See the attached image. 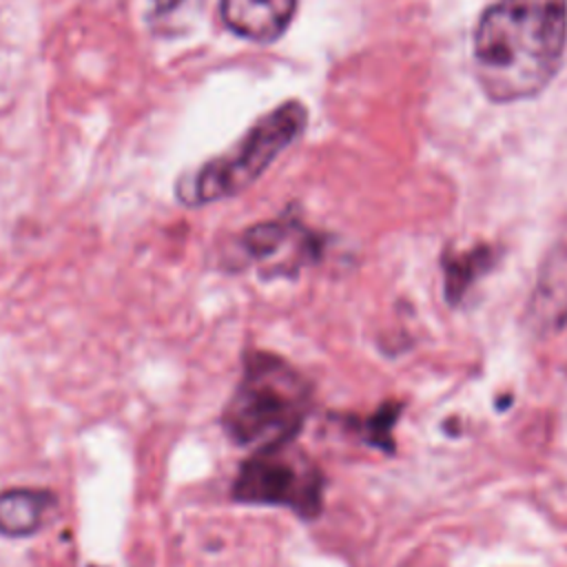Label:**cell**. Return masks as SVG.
Wrapping results in <instances>:
<instances>
[{
	"label": "cell",
	"instance_id": "6",
	"mask_svg": "<svg viewBox=\"0 0 567 567\" xmlns=\"http://www.w3.org/2000/svg\"><path fill=\"white\" fill-rule=\"evenodd\" d=\"M527 319L536 332H556L567 323V224L545 252L532 295Z\"/></svg>",
	"mask_w": 567,
	"mask_h": 567
},
{
	"label": "cell",
	"instance_id": "1",
	"mask_svg": "<svg viewBox=\"0 0 567 567\" xmlns=\"http://www.w3.org/2000/svg\"><path fill=\"white\" fill-rule=\"evenodd\" d=\"M567 42V0H496L474 29V71L494 102L540 93L556 75Z\"/></svg>",
	"mask_w": 567,
	"mask_h": 567
},
{
	"label": "cell",
	"instance_id": "8",
	"mask_svg": "<svg viewBox=\"0 0 567 567\" xmlns=\"http://www.w3.org/2000/svg\"><path fill=\"white\" fill-rule=\"evenodd\" d=\"M58 496L44 487H7L0 489V536L4 538H31L35 536L51 509H55Z\"/></svg>",
	"mask_w": 567,
	"mask_h": 567
},
{
	"label": "cell",
	"instance_id": "11",
	"mask_svg": "<svg viewBox=\"0 0 567 567\" xmlns=\"http://www.w3.org/2000/svg\"><path fill=\"white\" fill-rule=\"evenodd\" d=\"M184 2H186V0H151L155 13H171V11L179 9Z\"/></svg>",
	"mask_w": 567,
	"mask_h": 567
},
{
	"label": "cell",
	"instance_id": "10",
	"mask_svg": "<svg viewBox=\"0 0 567 567\" xmlns=\"http://www.w3.org/2000/svg\"><path fill=\"white\" fill-rule=\"evenodd\" d=\"M401 403L396 401H388L383 403L374 414H370L368 419H363L359 423V432L363 436V441L372 447H379L388 454H392L394 450V441H392V425L396 423V416L401 412Z\"/></svg>",
	"mask_w": 567,
	"mask_h": 567
},
{
	"label": "cell",
	"instance_id": "9",
	"mask_svg": "<svg viewBox=\"0 0 567 567\" xmlns=\"http://www.w3.org/2000/svg\"><path fill=\"white\" fill-rule=\"evenodd\" d=\"M443 264V292L450 303H458L472 284L492 268L494 252L487 246H476L465 252L445 255Z\"/></svg>",
	"mask_w": 567,
	"mask_h": 567
},
{
	"label": "cell",
	"instance_id": "4",
	"mask_svg": "<svg viewBox=\"0 0 567 567\" xmlns=\"http://www.w3.org/2000/svg\"><path fill=\"white\" fill-rule=\"evenodd\" d=\"M326 476L297 441L250 450L230 483V498L241 505L284 507L301 520L323 512Z\"/></svg>",
	"mask_w": 567,
	"mask_h": 567
},
{
	"label": "cell",
	"instance_id": "2",
	"mask_svg": "<svg viewBox=\"0 0 567 567\" xmlns=\"http://www.w3.org/2000/svg\"><path fill=\"white\" fill-rule=\"evenodd\" d=\"M312 408L310 381L284 357L246 348L241 374L221 408L219 425L237 447L297 441Z\"/></svg>",
	"mask_w": 567,
	"mask_h": 567
},
{
	"label": "cell",
	"instance_id": "3",
	"mask_svg": "<svg viewBox=\"0 0 567 567\" xmlns=\"http://www.w3.org/2000/svg\"><path fill=\"white\" fill-rule=\"evenodd\" d=\"M306 126L308 111L301 102L279 104L261 115L230 148L182 177L177 199L186 206H202L244 193L303 135Z\"/></svg>",
	"mask_w": 567,
	"mask_h": 567
},
{
	"label": "cell",
	"instance_id": "7",
	"mask_svg": "<svg viewBox=\"0 0 567 567\" xmlns=\"http://www.w3.org/2000/svg\"><path fill=\"white\" fill-rule=\"evenodd\" d=\"M297 0H221L224 24L239 38L268 44L279 40L290 27Z\"/></svg>",
	"mask_w": 567,
	"mask_h": 567
},
{
	"label": "cell",
	"instance_id": "5",
	"mask_svg": "<svg viewBox=\"0 0 567 567\" xmlns=\"http://www.w3.org/2000/svg\"><path fill=\"white\" fill-rule=\"evenodd\" d=\"M246 264H266L268 275H292L321 255V239L297 219H268L246 228L239 237Z\"/></svg>",
	"mask_w": 567,
	"mask_h": 567
}]
</instances>
